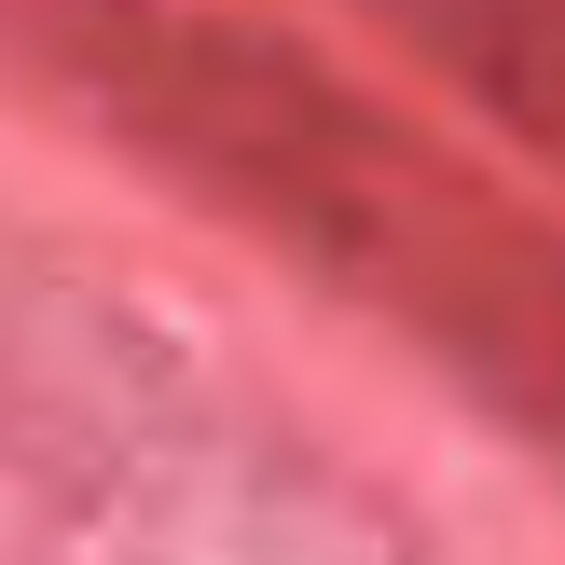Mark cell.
Wrapping results in <instances>:
<instances>
[{"mask_svg": "<svg viewBox=\"0 0 565 565\" xmlns=\"http://www.w3.org/2000/svg\"><path fill=\"white\" fill-rule=\"evenodd\" d=\"M14 14L138 138L235 180L263 221L331 248L359 290H386L428 345H456L539 441H565V235L469 193L428 138H401L386 110H359L290 42L207 14V0H14Z\"/></svg>", "mask_w": 565, "mask_h": 565, "instance_id": "6da1fadb", "label": "cell"}]
</instances>
